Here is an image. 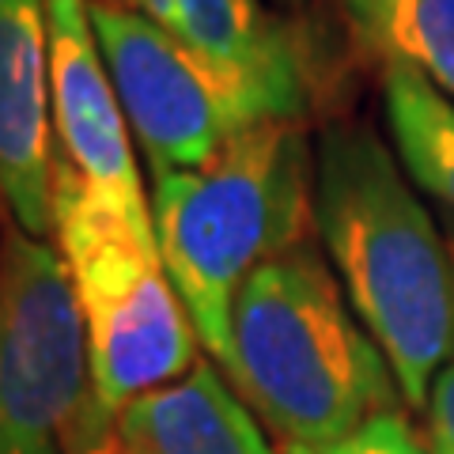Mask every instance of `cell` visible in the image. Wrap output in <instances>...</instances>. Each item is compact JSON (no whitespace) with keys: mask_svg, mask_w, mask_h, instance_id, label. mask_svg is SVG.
<instances>
[{"mask_svg":"<svg viewBox=\"0 0 454 454\" xmlns=\"http://www.w3.org/2000/svg\"><path fill=\"white\" fill-rule=\"evenodd\" d=\"M315 227L402 402L428 405L454 356V254L405 167L360 121L330 125L315 145Z\"/></svg>","mask_w":454,"mask_h":454,"instance_id":"cell-1","label":"cell"},{"mask_svg":"<svg viewBox=\"0 0 454 454\" xmlns=\"http://www.w3.org/2000/svg\"><path fill=\"white\" fill-rule=\"evenodd\" d=\"M348 307L307 243L254 269L235 295L220 367L280 454H325L397 409L390 360Z\"/></svg>","mask_w":454,"mask_h":454,"instance_id":"cell-2","label":"cell"},{"mask_svg":"<svg viewBox=\"0 0 454 454\" xmlns=\"http://www.w3.org/2000/svg\"><path fill=\"white\" fill-rule=\"evenodd\" d=\"M152 223L167 277L205 352L220 360L247 277L303 247L315 223V148L303 125H250L205 167L160 178Z\"/></svg>","mask_w":454,"mask_h":454,"instance_id":"cell-3","label":"cell"},{"mask_svg":"<svg viewBox=\"0 0 454 454\" xmlns=\"http://www.w3.org/2000/svg\"><path fill=\"white\" fill-rule=\"evenodd\" d=\"M53 235L88 330L91 417L76 454H91L114 443V424L137 397L186 379L201 364V337L167 277L160 247L98 201L61 152L53 170Z\"/></svg>","mask_w":454,"mask_h":454,"instance_id":"cell-4","label":"cell"},{"mask_svg":"<svg viewBox=\"0 0 454 454\" xmlns=\"http://www.w3.org/2000/svg\"><path fill=\"white\" fill-rule=\"evenodd\" d=\"M91 417L88 330L61 250L0 239V454H76Z\"/></svg>","mask_w":454,"mask_h":454,"instance_id":"cell-5","label":"cell"},{"mask_svg":"<svg viewBox=\"0 0 454 454\" xmlns=\"http://www.w3.org/2000/svg\"><path fill=\"white\" fill-rule=\"evenodd\" d=\"M88 12L152 182L205 167L247 129L212 76L145 12L118 0H88Z\"/></svg>","mask_w":454,"mask_h":454,"instance_id":"cell-6","label":"cell"},{"mask_svg":"<svg viewBox=\"0 0 454 454\" xmlns=\"http://www.w3.org/2000/svg\"><path fill=\"white\" fill-rule=\"evenodd\" d=\"M46 20L57 152L98 201L155 243L152 197L140 186L133 133L98 50L88 0H46Z\"/></svg>","mask_w":454,"mask_h":454,"instance_id":"cell-7","label":"cell"},{"mask_svg":"<svg viewBox=\"0 0 454 454\" xmlns=\"http://www.w3.org/2000/svg\"><path fill=\"white\" fill-rule=\"evenodd\" d=\"M53 170L46 0H0V197L35 239L53 231Z\"/></svg>","mask_w":454,"mask_h":454,"instance_id":"cell-8","label":"cell"},{"mask_svg":"<svg viewBox=\"0 0 454 454\" xmlns=\"http://www.w3.org/2000/svg\"><path fill=\"white\" fill-rule=\"evenodd\" d=\"M118 454H280L269 447L258 417L201 360L186 379L152 390L114 424Z\"/></svg>","mask_w":454,"mask_h":454,"instance_id":"cell-9","label":"cell"},{"mask_svg":"<svg viewBox=\"0 0 454 454\" xmlns=\"http://www.w3.org/2000/svg\"><path fill=\"white\" fill-rule=\"evenodd\" d=\"M382 68L402 65L454 103V0H340Z\"/></svg>","mask_w":454,"mask_h":454,"instance_id":"cell-10","label":"cell"},{"mask_svg":"<svg viewBox=\"0 0 454 454\" xmlns=\"http://www.w3.org/2000/svg\"><path fill=\"white\" fill-rule=\"evenodd\" d=\"M382 103L405 175L454 212V103L413 68H382Z\"/></svg>","mask_w":454,"mask_h":454,"instance_id":"cell-11","label":"cell"},{"mask_svg":"<svg viewBox=\"0 0 454 454\" xmlns=\"http://www.w3.org/2000/svg\"><path fill=\"white\" fill-rule=\"evenodd\" d=\"M325 454H432V450L428 443H420L413 424L397 413V409H390V413L372 417L360 432H352L345 443H337Z\"/></svg>","mask_w":454,"mask_h":454,"instance_id":"cell-12","label":"cell"},{"mask_svg":"<svg viewBox=\"0 0 454 454\" xmlns=\"http://www.w3.org/2000/svg\"><path fill=\"white\" fill-rule=\"evenodd\" d=\"M428 450L454 454V356L428 390Z\"/></svg>","mask_w":454,"mask_h":454,"instance_id":"cell-13","label":"cell"},{"mask_svg":"<svg viewBox=\"0 0 454 454\" xmlns=\"http://www.w3.org/2000/svg\"><path fill=\"white\" fill-rule=\"evenodd\" d=\"M129 8H145V4H152V0H125Z\"/></svg>","mask_w":454,"mask_h":454,"instance_id":"cell-14","label":"cell"},{"mask_svg":"<svg viewBox=\"0 0 454 454\" xmlns=\"http://www.w3.org/2000/svg\"><path fill=\"white\" fill-rule=\"evenodd\" d=\"M91 454H118V450H114V443H110V447H103V450H91Z\"/></svg>","mask_w":454,"mask_h":454,"instance_id":"cell-15","label":"cell"},{"mask_svg":"<svg viewBox=\"0 0 454 454\" xmlns=\"http://www.w3.org/2000/svg\"><path fill=\"white\" fill-rule=\"evenodd\" d=\"M118 4H125V0H118Z\"/></svg>","mask_w":454,"mask_h":454,"instance_id":"cell-16","label":"cell"}]
</instances>
